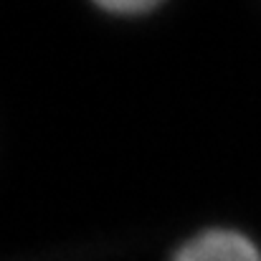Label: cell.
I'll return each instance as SVG.
<instances>
[{
    "label": "cell",
    "instance_id": "cell-2",
    "mask_svg": "<svg viewBox=\"0 0 261 261\" xmlns=\"http://www.w3.org/2000/svg\"><path fill=\"white\" fill-rule=\"evenodd\" d=\"M99 10L117 18H140L158 10L165 0H91Z\"/></svg>",
    "mask_w": 261,
    "mask_h": 261
},
{
    "label": "cell",
    "instance_id": "cell-1",
    "mask_svg": "<svg viewBox=\"0 0 261 261\" xmlns=\"http://www.w3.org/2000/svg\"><path fill=\"white\" fill-rule=\"evenodd\" d=\"M170 261H261V249L236 228H205L177 246Z\"/></svg>",
    "mask_w": 261,
    "mask_h": 261
}]
</instances>
